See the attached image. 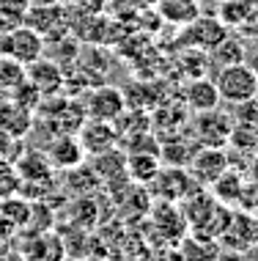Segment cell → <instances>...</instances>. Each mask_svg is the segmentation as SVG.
Wrapping results in <instances>:
<instances>
[{"label": "cell", "mask_w": 258, "mask_h": 261, "mask_svg": "<svg viewBox=\"0 0 258 261\" xmlns=\"http://www.w3.org/2000/svg\"><path fill=\"white\" fill-rule=\"evenodd\" d=\"M214 83H217L222 102L239 105V102H247V99H255L258 96V74L253 72V66L247 61L222 66Z\"/></svg>", "instance_id": "obj_1"}, {"label": "cell", "mask_w": 258, "mask_h": 261, "mask_svg": "<svg viewBox=\"0 0 258 261\" xmlns=\"http://www.w3.org/2000/svg\"><path fill=\"white\" fill-rule=\"evenodd\" d=\"M44 53H47V39L25 22L19 28H14V31L0 33V55L3 58H11L27 66V63L39 61Z\"/></svg>", "instance_id": "obj_2"}, {"label": "cell", "mask_w": 258, "mask_h": 261, "mask_svg": "<svg viewBox=\"0 0 258 261\" xmlns=\"http://www.w3.org/2000/svg\"><path fill=\"white\" fill-rule=\"evenodd\" d=\"M25 25L39 31L47 41L58 39L69 33V9H64V3H52V6L31 3V9L25 11Z\"/></svg>", "instance_id": "obj_3"}, {"label": "cell", "mask_w": 258, "mask_h": 261, "mask_svg": "<svg viewBox=\"0 0 258 261\" xmlns=\"http://www.w3.org/2000/svg\"><path fill=\"white\" fill-rule=\"evenodd\" d=\"M44 154L47 160H50V165L55 171H72V168H77L85 162V149H82L80 138L74 135V132H61V135H55L50 143L44 146Z\"/></svg>", "instance_id": "obj_4"}, {"label": "cell", "mask_w": 258, "mask_h": 261, "mask_svg": "<svg viewBox=\"0 0 258 261\" xmlns=\"http://www.w3.org/2000/svg\"><path fill=\"white\" fill-rule=\"evenodd\" d=\"M77 138H80V143H82V149H85L88 157L110 151V149H116V146L121 143L116 124L113 121H102V118H85L82 126L77 129Z\"/></svg>", "instance_id": "obj_5"}, {"label": "cell", "mask_w": 258, "mask_h": 261, "mask_svg": "<svg viewBox=\"0 0 258 261\" xmlns=\"http://www.w3.org/2000/svg\"><path fill=\"white\" fill-rule=\"evenodd\" d=\"M25 77L36 86V91L41 96H58L61 88L66 86V74H64V69H61V63H55L52 58H47V55H41L39 61L27 63Z\"/></svg>", "instance_id": "obj_6"}, {"label": "cell", "mask_w": 258, "mask_h": 261, "mask_svg": "<svg viewBox=\"0 0 258 261\" xmlns=\"http://www.w3.org/2000/svg\"><path fill=\"white\" fill-rule=\"evenodd\" d=\"M124 110H127V99H124V94L118 88H113V86H99V88L88 91V96H85L88 118L116 121Z\"/></svg>", "instance_id": "obj_7"}, {"label": "cell", "mask_w": 258, "mask_h": 261, "mask_svg": "<svg viewBox=\"0 0 258 261\" xmlns=\"http://www.w3.org/2000/svg\"><path fill=\"white\" fill-rule=\"evenodd\" d=\"M184 102L192 113H206V110H214L220 108V91H217V83L209 80V77H192L190 86L184 88Z\"/></svg>", "instance_id": "obj_8"}, {"label": "cell", "mask_w": 258, "mask_h": 261, "mask_svg": "<svg viewBox=\"0 0 258 261\" xmlns=\"http://www.w3.org/2000/svg\"><path fill=\"white\" fill-rule=\"evenodd\" d=\"M190 162H192L195 179L206 181V185H214V181L228 171V157L220 151V146H206V149L200 154H195Z\"/></svg>", "instance_id": "obj_9"}, {"label": "cell", "mask_w": 258, "mask_h": 261, "mask_svg": "<svg viewBox=\"0 0 258 261\" xmlns=\"http://www.w3.org/2000/svg\"><path fill=\"white\" fill-rule=\"evenodd\" d=\"M127 173L129 179L140 181V185H151L154 176L159 173V154L157 151H129L127 154Z\"/></svg>", "instance_id": "obj_10"}, {"label": "cell", "mask_w": 258, "mask_h": 261, "mask_svg": "<svg viewBox=\"0 0 258 261\" xmlns=\"http://www.w3.org/2000/svg\"><path fill=\"white\" fill-rule=\"evenodd\" d=\"M31 113L33 110L17 105L14 99L11 102H0V129L9 132V135H14V138H22L27 132V126H31V121H33Z\"/></svg>", "instance_id": "obj_11"}, {"label": "cell", "mask_w": 258, "mask_h": 261, "mask_svg": "<svg viewBox=\"0 0 258 261\" xmlns=\"http://www.w3.org/2000/svg\"><path fill=\"white\" fill-rule=\"evenodd\" d=\"M212 61L217 66H228V63H239V61H247V53L242 47L239 39H222L212 47Z\"/></svg>", "instance_id": "obj_12"}, {"label": "cell", "mask_w": 258, "mask_h": 261, "mask_svg": "<svg viewBox=\"0 0 258 261\" xmlns=\"http://www.w3.org/2000/svg\"><path fill=\"white\" fill-rule=\"evenodd\" d=\"M31 206L25 203V198H3V203H0V215L3 217H9V220L14 223V225H22V223H27L31 220Z\"/></svg>", "instance_id": "obj_13"}, {"label": "cell", "mask_w": 258, "mask_h": 261, "mask_svg": "<svg viewBox=\"0 0 258 261\" xmlns=\"http://www.w3.org/2000/svg\"><path fill=\"white\" fill-rule=\"evenodd\" d=\"M19 173L11 162H3L0 160V198H9V195L19 193Z\"/></svg>", "instance_id": "obj_14"}, {"label": "cell", "mask_w": 258, "mask_h": 261, "mask_svg": "<svg viewBox=\"0 0 258 261\" xmlns=\"http://www.w3.org/2000/svg\"><path fill=\"white\" fill-rule=\"evenodd\" d=\"M22 22H25V17H22V14H14V11L0 9V33L14 31V28H19Z\"/></svg>", "instance_id": "obj_15"}, {"label": "cell", "mask_w": 258, "mask_h": 261, "mask_svg": "<svg viewBox=\"0 0 258 261\" xmlns=\"http://www.w3.org/2000/svg\"><path fill=\"white\" fill-rule=\"evenodd\" d=\"M31 3H33V0H0V9L14 11V14H22V17H25V11L31 9Z\"/></svg>", "instance_id": "obj_16"}, {"label": "cell", "mask_w": 258, "mask_h": 261, "mask_svg": "<svg viewBox=\"0 0 258 261\" xmlns=\"http://www.w3.org/2000/svg\"><path fill=\"white\" fill-rule=\"evenodd\" d=\"M247 36H250V39H253L255 44H258V19H253V25L247 28Z\"/></svg>", "instance_id": "obj_17"}, {"label": "cell", "mask_w": 258, "mask_h": 261, "mask_svg": "<svg viewBox=\"0 0 258 261\" xmlns=\"http://www.w3.org/2000/svg\"><path fill=\"white\" fill-rule=\"evenodd\" d=\"M247 63H250V66H253V72L258 74V50L253 53V55H250V58H247Z\"/></svg>", "instance_id": "obj_18"}, {"label": "cell", "mask_w": 258, "mask_h": 261, "mask_svg": "<svg viewBox=\"0 0 258 261\" xmlns=\"http://www.w3.org/2000/svg\"><path fill=\"white\" fill-rule=\"evenodd\" d=\"M36 6H52V3H64V0H33Z\"/></svg>", "instance_id": "obj_19"}, {"label": "cell", "mask_w": 258, "mask_h": 261, "mask_svg": "<svg viewBox=\"0 0 258 261\" xmlns=\"http://www.w3.org/2000/svg\"><path fill=\"white\" fill-rule=\"evenodd\" d=\"M143 3H149V6H154V3H159V0H143Z\"/></svg>", "instance_id": "obj_20"}, {"label": "cell", "mask_w": 258, "mask_h": 261, "mask_svg": "<svg viewBox=\"0 0 258 261\" xmlns=\"http://www.w3.org/2000/svg\"><path fill=\"white\" fill-rule=\"evenodd\" d=\"M0 58H3V55H0Z\"/></svg>", "instance_id": "obj_21"}]
</instances>
